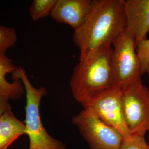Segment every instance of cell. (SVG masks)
<instances>
[{
    "label": "cell",
    "mask_w": 149,
    "mask_h": 149,
    "mask_svg": "<svg viewBox=\"0 0 149 149\" xmlns=\"http://www.w3.org/2000/svg\"><path fill=\"white\" fill-rule=\"evenodd\" d=\"M112 47L90 57L79 59L70 82L74 99L84 106L113 86L111 66Z\"/></svg>",
    "instance_id": "cell-2"
},
{
    "label": "cell",
    "mask_w": 149,
    "mask_h": 149,
    "mask_svg": "<svg viewBox=\"0 0 149 149\" xmlns=\"http://www.w3.org/2000/svg\"><path fill=\"white\" fill-rule=\"evenodd\" d=\"M122 88L113 86L87 102L84 108H90L102 122L114 129L128 139L132 133L124 117L122 101Z\"/></svg>",
    "instance_id": "cell-7"
},
{
    "label": "cell",
    "mask_w": 149,
    "mask_h": 149,
    "mask_svg": "<svg viewBox=\"0 0 149 149\" xmlns=\"http://www.w3.org/2000/svg\"><path fill=\"white\" fill-rule=\"evenodd\" d=\"M16 68L12 61L6 55V52L0 51V95L5 96L10 100H19L26 94L20 80L9 82L6 80V75L12 74Z\"/></svg>",
    "instance_id": "cell-10"
},
{
    "label": "cell",
    "mask_w": 149,
    "mask_h": 149,
    "mask_svg": "<svg viewBox=\"0 0 149 149\" xmlns=\"http://www.w3.org/2000/svg\"><path fill=\"white\" fill-rule=\"evenodd\" d=\"M119 149H149V145L146 142L145 136L132 135L130 138L123 139Z\"/></svg>",
    "instance_id": "cell-15"
},
{
    "label": "cell",
    "mask_w": 149,
    "mask_h": 149,
    "mask_svg": "<svg viewBox=\"0 0 149 149\" xmlns=\"http://www.w3.org/2000/svg\"><path fill=\"white\" fill-rule=\"evenodd\" d=\"M146 73H148V74L149 75V67L148 68V69L147 70V71H146Z\"/></svg>",
    "instance_id": "cell-17"
},
{
    "label": "cell",
    "mask_w": 149,
    "mask_h": 149,
    "mask_svg": "<svg viewBox=\"0 0 149 149\" xmlns=\"http://www.w3.org/2000/svg\"><path fill=\"white\" fill-rule=\"evenodd\" d=\"M12 80H20L23 84L26 96L25 107V134L29 138L28 149H66L60 140L54 138L48 134L41 120L40 102L47 91L43 87L36 88L32 85L23 67L18 66L12 74Z\"/></svg>",
    "instance_id": "cell-3"
},
{
    "label": "cell",
    "mask_w": 149,
    "mask_h": 149,
    "mask_svg": "<svg viewBox=\"0 0 149 149\" xmlns=\"http://www.w3.org/2000/svg\"><path fill=\"white\" fill-rule=\"evenodd\" d=\"M10 100L5 96L0 95V117L11 108Z\"/></svg>",
    "instance_id": "cell-16"
},
{
    "label": "cell",
    "mask_w": 149,
    "mask_h": 149,
    "mask_svg": "<svg viewBox=\"0 0 149 149\" xmlns=\"http://www.w3.org/2000/svg\"></svg>",
    "instance_id": "cell-18"
},
{
    "label": "cell",
    "mask_w": 149,
    "mask_h": 149,
    "mask_svg": "<svg viewBox=\"0 0 149 149\" xmlns=\"http://www.w3.org/2000/svg\"><path fill=\"white\" fill-rule=\"evenodd\" d=\"M125 28L124 0H94L89 16L74 33L79 59L111 47Z\"/></svg>",
    "instance_id": "cell-1"
},
{
    "label": "cell",
    "mask_w": 149,
    "mask_h": 149,
    "mask_svg": "<svg viewBox=\"0 0 149 149\" xmlns=\"http://www.w3.org/2000/svg\"><path fill=\"white\" fill-rule=\"evenodd\" d=\"M126 28L135 39L136 47L149 33V0L124 1Z\"/></svg>",
    "instance_id": "cell-9"
},
{
    "label": "cell",
    "mask_w": 149,
    "mask_h": 149,
    "mask_svg": "<svg viewBox=\"0 0 149 149\" xmlns=\"http://www.w3.org/2000/svg\"><path fill=\"white\" fill-rule=\"evenodd\" d=\"M111 66L114 86L123 88L141 80L135 39L127 28L112 45Z\"/></svg>",
    "instance_id": "cell-4"
},
{
    "label": "cell",
    "mask_w": 149,
    "mask_h": 149,
    "mask_svg": "<svg viewBox=\"0 0 149 149\" xmlns=\"http://www.w3.org/2000/svg\"><path fill=\"white\" fill-rule=\"evenodd\" d=\"M17 39V34L13 28L0 26V51L6 52L15 45Z\"/></svg>",
    "instance_id": "cell-13"
},
{
    "label": "cell",
    "mask_w": 149,
    "mask_h": 149,
    "mask_svg": "<svg viewBox=\"0 0 149 149\" xmlns=\"http://www.w3.org/2000/svg\"><path fill=\"white\" fill-rule=\"evenodd\" d=\"M94 0H57L50 17L74 31L81 27L90 13Z\"/></svg>",
    "instance_id": "cell-8"
},
{
    "label": "cell",
    "mask_w": 149,
    "mask_h": 149,
    "mask_svg": "<svg viewBox=\"0 0 149 149\" xmlns=\"http://www.w3.org/2000/svg\"><path fill=\"white\" fill-rule=\"evenodd\" d=\"M123 111L132 135L145 136L149 129V89L141 80L122 88Z\"/></svg>",
    "instance_id": "cell-5"
},
{
    "label": "cell",
    "mask_w": 149,
    "mask_h": 149,
    "mask_svg": "<svg viewBox=\"0 0 149 149\" xmlns=\"http://www.w3.org/2000/svg\"><path fill=\"white\" fill-rule=\"evenodd\" d=\"M57 0H34L29 7V13L33 21L50 16Z\"/></svg>",
    "instance_id": "cell-12"
},
{
    "label": "cell",
    "mask_w": 149,
    "mask_h": 149,
    "mask_svg": "<svg viewBox=\"0 0 149 149\" xmlns=\"http://www.w3.org/2000/svg\"><path fill=\"white\" fill-rule=\"evenodd\" d=\"M136 51L138 57L141 74L146 73L149 67V39H145L136 45Z\"/></svg>",
    "instance_id": "cell-14"
},
{
    "label": "cell",
    "mask_w": 149,
    "mask_h": 149,
    "mask_svg": "<svg viewBox=\"0 0 149 149\" xmlns=\"http://www.w3.org/2000/svg\"><path fill=\"white\" fill-rule=\"evenodd\" d=\"M72 123L79 128L91 149H119L124 139L90 108H84L72 118Z\"/></svg>",
    "instance_id": "cell-6"
},
{
    "label": "cell",
    "mask_w": 149,
    "mask_h": 149,
    "mask_svg": "<svg viewBox=\"0 0 149 149\" xmlns=\"http://www.w3.org/2000/svg\"></svg>",
    "instance_id": "cell-19"
},
{
    "label": "cell",
    "mask_w": 149,
    "mask_h": 149,
    "mask_svg": "<svg viewBox=\"0 0 149 149\" xmlns=\"http://www.w3.org/2000/svg\"><path fill=\"white\" fill-rule=\"evenodd\" d=\"M25 134V124L8 110L0 117V149H7L20 136Z\"/></svg>",
    "instance_id": "cell-11"
}]
</instances>
